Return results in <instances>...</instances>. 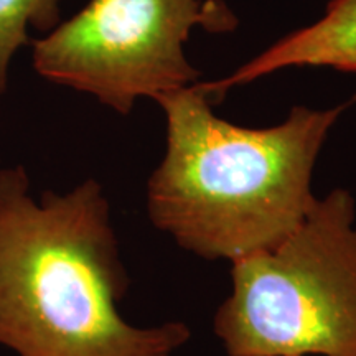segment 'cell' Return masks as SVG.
Returning <instances> with one entry per match:
<instances>
[{
  "instance_id": "6da1fadb",
  "label": "cell",
  "mask_w": 356,
  "mask_h": 356,
  "mask_svg": "<svg viewBox=\"0 0 356 356\" xmlns=\"http://www.w3.org/2000/svg\"><path fill=\"white\" fill-rule=\"evenodd\" d=\"M131 275L101 184L32 195L22 165L0 168V346L17 356H175L181 320L139 327L119 310Z\"/></svg>"
},
{
  "instance_id": "7a4b0ae2",
  "label": "cell",
  "mask_w": 356,
  "mask_h": 356,
  "mask_svg": "<svg viewBox=\"0 0 356 356\" xmlns=\"http://www.w3.org/2000/svg\"><path fill=\"white\" fill-rule=\"evenodd\" d=\"M155 101L167 147L147 180V216L185 252L229 264L277 246L305 220L320 152L350 104L293 106L286 121L257 129L218 118L202 83Z\"/></svg>"
},
{
  "instance_id": "3957f363",
  "label": "cell",
  "mask_w": 356,
  "mask_h": 356,
  "mask_svg": "<svg viewBox=\"0 0 356 356\" xmlns=\"http://www.w3.org/2000/svg\"><path fill=\"white\" fill-rule=\"evenodd\" d=\"M228 356H356V200L335 188L277 246L231 262L213 317Z\"/></svg>"
},
{
  "instance_id": "277c9868",
  "label": "cell",
  "mask_w": 356,
  "mask_h": 356,
  "mask_svg": "<svg viewBox=\"0 0 356 356\" xmlns=\"http://www.w3.org/2000/svg\"><path fill=\"white\" fill-rule=\"evenodd\" d=\"M236 25L222 0H91L33 43V66L48 81L126 115L140 97L198 83L184 48L191 30L228 32Z\"/></svg>"
},
{
  "instance_id": "5b68a950",
  "label": "cell",
  "mask_w": 356,
  "mask_h": 356,
  "mask_svg": "<svg viewBox=\"0 0 356 356\" xmlns=\"http://www.w3.org/2000/svg\"><path fill=\"white\" fill-rule=\"evenodd\" d=\"M292 66H325L356 73V0H330L320 20L280 38L228 78L204 83L210 95Z\"/></svg>"
},
{
  "instance_id": "8992f818",
  "label": "cell",
  "mask_w": 356,
  "mask_h": 356,
  "mask_svg": "<svg viewBox=\"0 0 356 356\" xmlns=\"http://www.w3.org/2000/svg\"><path fill=\"white\" fill-rule=\"evenodd\" d=\"M61 0H0V95L17 50L29 43V26L51 32L60 25Z\"/></svg>"
}]
</instances>
